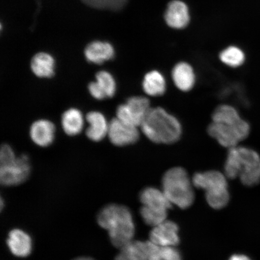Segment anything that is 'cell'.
Masks as SVG:
<instances>
[{
    "label": "cell",
    "mask_w": 260,
    "mask_h": 260,
    "mask_svg": "<svg viewBox=\"0 0 260 260\" xmlns=\"http://www.w3.org/2000/svg\"><path fill=\"white\" fill-rule=\"evenodd\" d=\"M249 123L242 118L235 107L221 105L212 114V122L207 131L211 137L223 147L232 148L238 146L249 135Z\"/></svg>",
    "instance_id": "1"
},
{
    "label": "cell",
    "mask_w": 260,
    "mask_h": 260,
    "mask_svg": "<svg viewBox=\"0 0 260 260\" xmlns=\"http://www.w3.org/2000/svg\"><path fill=\"white\" fill-rule=\"evenodd\" d=\"M99 225L108 232L113 246L121 249L132 241L135 225L128 208L118 204H109L100 211L97 217Z\"/></svg>",
    "instance_id": "2"
},
{
    "label": "cell",
    "mask_w": 260,
    "mask_h": 260,
    "mask_svg": "<svg viewBox=\"0 0 260 260\" xmlns=\"http://www.w3.org/2000/svg\"><path fill=\"white\" fill-rule=\"evenodd\" d=\"M225 164L227 178H239L248 187L260 183V155L257 152L245 146H237L229 149Z\"/></svg>",
    "instance_id": "3"
},
{
    "label": "cell",
    "mask_w": 260,
    "mask_h": 260,
    "mask_svg": "<svg viewBox=\"0 0 260 260\" xmlns=\"http://www.w3.org/2000/svg\"><path fill=\"white\" fill-rule=\"evenodd\" d=\"M141 128L146 137L155 144H174L182 135V126L176 117L160 107H152Z\"/></svg>",
    "instance_id": "4"
},
{
    "label": "cell",
    "mask_w": 260,
    "mask_h": 260,
    "mask_svg": "<svg viewBox=\"0 0 260 260\" xmlns=\"http://www.w3.org/2000/svg\"><path fill=\"white\" fill-rule=\"evenodd\" d=\"M162 188L170 202L182 209H187L194 202L193 187L183 168H173L166 172L162 179Z\"/></svg>",
    "instance_id": "5"
},
{
    "label": "cell",
    "mask_w": 260,
    "mask_h": 260,
    "mask_svg": "<svg viewBox=\"0 0 260 260\" xmlns=\"http://www.w3.org/2000/svg\"><path fill=\"white\" fill-rule=\"evenodd\" d=\"M193 184L206 191L208 204L213 209L225 207L230 200V193L226 176L217 171L198 172L193 177Z\"/></svg>",
    "instance_id": "6"
},
{
    "label": "cell",
    "mask_w": 260,
    "mask_h": 260,
    "mask_svg": "<svg viewBox=\"0 0 260 260\" xmlns=\"http://www.w3.org/2000/svg\"><path fill=\"white\" fill-rule=\"evenodd\" d=\"M147 98L136 96L129 98L116 109V118L129 125L141 127L151 109Z\"/></svg>",
    "instance_id": "7"
},
{
    "label": "cell",
    "mask_w": 260,
    "mask_h": 260,
    "mask_svg": "<svg viewBox=\"0 0 260 260\" xmlns=\"http://www.w3.org/2000/svg\"><path fill=\"white\" fill-rule=\"evenodd\" d=\"M30 170L28 156L22 154L8 164L0 165V181L6 186H16L27 180Z\"/></svg>",
    "instance_id": "8"
},
{
    "label": "cell",
    "mask_w": 260,
    "mask_h": 260,
    "mask_svg": "<svg viewBox=\"0 0 260 260\" xmlns=\"http://www.w3.org/2000/svg\"><path fill=\"white\" fill-rule=\"evenodd\" d=\"M107 136L113 145L125 146L138 142L140 133L138 127L129 125L115 118L109 122Z\"/></svg>",
    "instance_id": "9"
},
{
    "label": "cell",
    "mask_w": 260,
    "mask_h": 260,
    "mask_svg": "<svg viewBox=\"0 0 260 260\" xmlns=\"http://www.w3.org/2000/svg\"><path fill=\"white\" fill-rule=\"evenodd\" d=\"M179 228L176 223L170 220L154 227L149 234L150 241L160 246H175L180 240L179 237Z\"/></svg>",
    "instance_id": "10"
},
{
    "label": "cell",
    "mask_w": 260,
    "mask_h": 260,
    "mask_svg": "<svg viewBox=\"0 0 260 260\" xmlns=\"http://www.w3.org/2000/svg\"><path fill=\"white\" fill-rule=\"evenodd\" d=\"M165 19L171 28L183 29L186 27L190 21L187 6L180 0H173L169 3L166 10Z\"/></svg>",
    "instance_id": "11"
},
{
    "label": "cell",
    "mask_w": 260,
    "mask_h": 260,
    "mask_svg": "<svg viewBox=\"0 0 260 260\" xmlns=\"http://www.w3.org/2000/svg\"><path fill=\"white\" fill-rule=\"evenodd\" d=\"M56 127L53 122L47 119H39L32 123L30 128V137L36 145L47 147L53 144Z\"/></svg>",
    "instance_id": "12"
},
{
    "label": "cell",
    "mask_w": 260,
    "mask_h": 260,
    "mask_svg": "<svg viewBox=\"0 0 260 260\" xmlns=\"http://www.w3.org/2000/svg\"><path fill=\"white\" fill-rule=\"evenodd\" d=\"M84 53L89 62L102 64L115 57V50L109 42L95 41L87 45Z\"/></svg>",
    "instance_id": "13"
},
{
    "label": "cell",
    "mask_w": 260,
    "mask_h": 260,
    "mask_svg": "<svg viewBox=\"0 0 260 260\" xmlns=\"http://www.w3.org/2000/svg\"><path fill=\"white\" fill-rule=\"evenodd\" d=\"M140 201L143 206L160 212L168 213L172 208V203L164 191L155 187H146L140 193Z\"/></svg>",
    "instance_id": "14"
},
{
    "label": "cell",
    "mask_w": 260,
    "mask_h": 260,
    "mask_svg": "<svg viewBox=\"0 0 260 260\" xmlns=\"http://www.w3.org/2000/svg\"><path fill=\"white\" fill-rule=\"evenodd\" d=\"M86 119L89 126L86 135L90 141L100 142L108 135L109 122L105 115L98 111H92L87 114Z\"/></svg>",
    "instance_id": "15"
},
{
    "label": "cell",
    "mask_w": 260,
    "mask_h": 260,
    "mask_svg": "<svg viewBox=\"0 0 260 260\" xmlns=\"http://www.w3.org/2000/svg\"><path fill=\"white\" fill-rule=\"evenodd\" d=\"M7 244L10 251L18 257H26L32 250L31 237L24 231L15 229L9 233Z\"/></svg>",
    "instance_id": "16"
},
{
    "label": "cell",
    "mask_w": 260,
    "mask_h": 260,
    "mask_svg": "<svg viewBox=\"0 0 260 260\" xmlns=\"http://www.w3.org/2000/svg\"><path fill=\"white\" fill-rule=\"evenodd\" d=\"M172 77L175 86L183 92H188L192 89L196 81L193 68L186 62L175 65L172 70Z\"/></svg>",
    "instance_id": "17"
},
{
    "label": "cell",
    "mask_w": 260,
    "mask_h": 260,
    "mask_svg": "<svg viewBox=\"0 0 260 260\" xmlns=\"http://www.w3.org/2000/svg\"><path fill=\"white\" fill-rule=\"evenodd\" d=\"M32 73L42 79H49L54 76L56 61L51 54L41 52L32 57L30 62Z\"/></svg>",
    "instance_id": "18"
},
{
    "label": "cell",
    "mask_w": 260,
    "mask_h": 260,
    "mask_svg": "<svg viewBox=\"0 0 260 260\" xmlns=\"http://www.w3.org/2000/svg\"><path fill=\"white\" fill-rule=\"evenodd\" d=\"M61 125L67 135L74 136L79 135L84 125L82 112L76 108L68 109L61 116Z\"/></svg>",
    "instance_id": "19"
},
{
    "label": "cell",
    "mask_w": 260,
    "mask_h": 260,
    "mask_svg": "<svg viewBox=\"0 0 260 260\" xmlns=\"http://www.w3.org/2000/svg\"><path fill=\"white\" fill-rule=\"evenodd\" d=\"M120 249L115 260H149L147 242L133 240Z\"/></svg>",
    "instance_id": "20"
},
{
    "label": "cell",
    "mask_w": 260,
    "mask_h": 260,
    "mask_svg": "<svg viewBox=\"0 0 260 260\" xmlns=\"http://www.w3.org/2000/svg\"><path fill=\"white\" fill-rule=\"evenodd\" d=\"M142 88L149 96H159L164 95L167 89L164 76L159 71H150L145 75L143 80Z\"/></svg>",
    "instance_id": "21"
},
{
    "label": "cell",
    "mask_w": 260,
    "mask_h": 260,
    "mask_svg": "<svg viewBox=\"0 0 260 260\" xmlns=\"http://www.w3.org/2000/svg\"><path fill=\"white\" fill-rule=\"evenodd\" d=\"M147 242L149 260H183L181 253L174 246H160Z\"/></svg>",
    "instance_id": "22"
},
{
    "label": "cell",
    "mask_w": 260,
    "mask_h": 260,
    "mask_svg": "<svg viewBox=\"0 0 260 260\" xmlns=\"http://www.w3.org/2000/svg\"><path fill=\"white\" fill-rule=\"evenodd\" d=\"M219 58L228 67L238 68L245 63L246 57L241 49L236 46H230L221 52Z\"/></svg>",
    "instance_id": "23"
},
{
    "label": "cell",
    "mask_w": 260,
    "mask_h": 260,
    "mask_svg": "<svg viewBox=\"0 0 260 260\" xmlns=\"http://www.w3.org/2000/svg\"><path fill=\"white\" fill-rule=\"evenodd\" d=\"M95 81L105 92L107 98H112L116 92V82L115 78L107 71H101L98 72L95 76Z\"/></svg>",
    "instance_id": "24"
},
{
    "label": "cell",
    "mask_w": 260,
    "mask_h": 260,
    "mask_svg": "<svg viewBox=\"0 0 260 260\" xmlns=\"http://www.w3.org/2000/svg\"><path fill=\"white\" fill-rule=\"evenodd\" d=\"M84 4L90 8L100 10H109L118 11L122 10L128 0H81Z\"/></svg>",
    "instance_id": "25"
},
{
    "label": "cell",
    "mask_w": 260,
    "mask_h": 260,
    "mask_svg": "<svg viewBox=\"0 0 260 260\" xmlns=\"http://www.w3.org/2000/svg\"><path fill=\"white\" fill-rule=\"evenodd\" d=\"M140 213L145 223L148 225L155 226L167 219L168 213L159 212V211L152 210L142 206Z\"/></svg>",
    "instance_id": "26"
},
{
    "label": "cell",
    "mask_w": 260,
    "mask_h": 260,
    "mask_svg": "<svg viewBox=\"0 0 260 260\" xmlns=\"http://www.w3.org/2000/svg\"><path fill=\"white\" fill-rule=\"evenodd\" d=\"M17 157L11 146L8 144L2 146L0 151V165L8 164Z\"/></svg>",
    "instance_id": "27"
},
{
    "label": "cell",
    "mask_w": 260,
    "mask_h": 260,
    "mask_svg": "<svg viewBox=\"0 0 260 260\" xmlns=\"http://www.w3.org/2000/svg\"><path fill=\"white\" fill-rule=\"evenodd\" d=\"M88 90L90 95L95 100H103L107 99L105 92H103L96 81H92L89 84Z\"/></svg>",
    "instance_id": "28"
},
{
    "label": "cell",
    "mask_w": 260,
    "mask_h": 260,
    "mask_svg": "<svg viewBox=\"0 0 260 260\" xmlns=\"http://www.w3.org/2000/svg\"><path fill=\"white\" fill-rule=\"evenodd\" d=\"M229 260H252L251 258L249 257L245 254L242 253H236L230 256Z\"/></svg>",
    "instance_id": "29"
},
{
    "label": "cell",
    "mask_w": 260,
    "mask_h": 260,
    "mask_svg": "<svg viewBox=\"0 0 260 260\" xmlns=\"http://www.w3.org/2000/svg\"><path fill=\"white\" fill-rule=\"evenodd\" d=\"M73 260H95L92 258L86 257V256H83V257H79Z\"/></svg>",
    "instance_id": "30"
}]
</instances>
